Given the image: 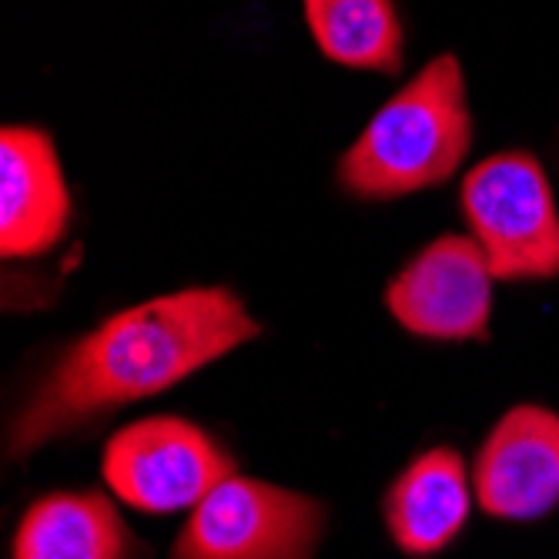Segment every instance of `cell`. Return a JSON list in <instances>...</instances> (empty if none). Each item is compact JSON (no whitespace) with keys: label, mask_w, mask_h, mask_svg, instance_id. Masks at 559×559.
<instances>
[{"label":"cell","mask_w":559,"mask_h":559,"mask_svg":"<svg viewBox=\"0 0 559 559\" xmlns=\"http://www.w3.org/2000/svg\"><path fill=\"white\" fill-rule=\"evenodd\" d=\"M259 335L262 325L225 285H194L131 305L58 355L17 413L8 452L24 460L121 405L175 389Z\"/></svg>","instance_id":"6da1fadb"},{"label":"cell","mask_w":559,"mask_h":559,"mask_svg":"<svg viewBox=\"0 0 559 559\" xmlns=\"http://www.w3.org/2000/svg\"><path fill=\"white\" fill-rule=\"evenodd\" d=\"M473 147L466 74L455 55L432 58L369 118L338 158V185L359 201H395L449 181Z\"/></svg>","instance_id":"7a4b0ae2"},{"label":"cell","mask_w":559,"mask_h":559,"mask_svg":"<svg viewBox=\"0 0 559 559\" xmlns=\"http://www.w3.org/2000/svg\"><path fill=\"white\" fill-rule=\"evenodd\" d=\"M463 215L496 282L559 275V209L543 165L526 151H502L466 175Z\"/></svg>","instance_id":"3957f363"},{"label":"cell","mask_w":559,"mask_h":559,"mask_svg":"<svg viewBox=\"0 0 559 559\" xmlns=\"http://www.w3.org/2000/svg\"><path fill=\"white\" fill-rule=\"evenodd\" d=\"M322 530L319 499L235 473L191 510L171 559H316Z\"/></svg>","instance_id":"277c9868"},{"label":"cell","mask_w":559,"mask_h":559,"mask_svg":"<svg viewBox=\"0 0 559 559\" xmlns=\"http://www.w3.org/2000/svg\"><path fill=\"white\" fill-rule=\"evenodd\" d=\"M235 469L231 452L181 416L128 423L100 455V473L111 492L141 513L194 510Z\"/></svg>","instance_id":"5b68a950"},{"label":"cell","mask_w":559,"mask_h":559,"mask_svg":"<svg viewBox=\"0 0 559 559\" xmlns=\"http://www.w3.org/2000/svg\"><path fill=\"white\" fill-rule=\"evenodd\" d=\"M492 282L473 235H442L389 282L385 309L419 338L483 342L492 316Z\"/></svg>","instance_id":"8992f818"},{"label":"cell","mask_w":559,"mask_h":559,"mask_svg":"<svg viewBox=\"0 0 559 559\" xmlns=\"http://www.w3.org/2000/svg\"><path fill=\"white\" fill-rule=\"evenodd\" d=\"M473 486L483 513L496 520H539L559 506V416L543 405H516L486 436Z\"/></svg>","instance_id":"52a82bcc"},{"label":"cell","mask_w":559,"mask_h":559,"mask_svg":"<svg viewBox=\"0 0 559 559\" xmlns=\"http://www.w3.org/2000/svg\"><path fill=\"white\" fill-rule=\"evenodd\" d=\"M71 188L58 147L44 128L4 124L0 131V251L4 259H37L71 225Z\"/></svg>","instance_id":"ba28073f"},{"label":"cell","mask_w":559,"mask_h":559,"mask_svg":"<svg viewBox=\"0 0 559 559\" xmlns=\"http://www.w3.org/2000/svg\"><path fill=\"white\" fill-rule=\"evenodd\" d=\"M473 510L463 455L432 445L405 466L385 489L382 513L392 543L405 556H436L463 533Z\"/></svg>","instance_id":"9c48e42d"},{"label":"cell","mask_w":559,"mask_h":559,"mask_svg":"<svg viewBox=\"0 0 559 559\" xmlns=\"http://www.w3.org/2000/svg\"><path fill=\"white\" fill-rule=\"evenodd\" d=\"M138 543L100 492H50L31 502L14 533V559H134Z\"/></svg>","instance_id":"30bf717a"},{"label":"cell","mask_w":559,"mask_h":559,"mask_svg":"<svg viewBox=\"0 0 559 559\" xmlns=\"http://www.w3.org/2000/svg\"><path fill=\"white\" fill-rule=\"evenodd\" d=\"M316 47L342 68L395 74L402 68V21L395 0H301Z\"/></svg>","instance_id":"8fae6325"}]
</instances>
